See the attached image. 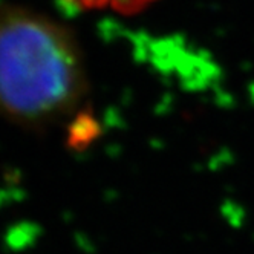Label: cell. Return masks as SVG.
Masks as SVG:
<instances>
[{"label": "cell", "mask_w": 254, "mask_h": 254, "mask_svg": "<svg viewBox=\"0 0 254 254\" xmlns=\"http://www.w3.org/2000/svg\"><path fill=\"white\" fill-rule=\"evenodd\" d=\"M86 74L80 48L63 25L29 9H0V112L54 121L80 104Z\"/></svg>", "instance_id": "1"}, {"label": "cell", "mask_w": 254, "mask_h": 254, "mask_svg": "<svg viewBox=\"0 0 254 254\" xmlns=\"http://www.w3.org/2000/svg\"><path fill=\"white\" fill-rule=\"evenodd\" d=\"M81 9H114L123 14H135L147 8L153 0H66Z\"/></svg>", "instance_id": "2"}]
</instances>
